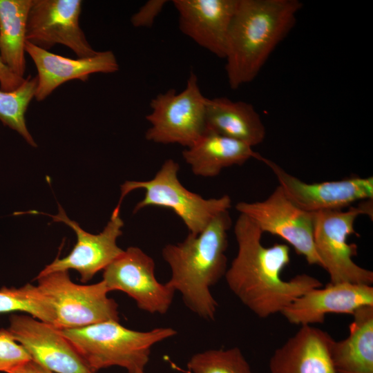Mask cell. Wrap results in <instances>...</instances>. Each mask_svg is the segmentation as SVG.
Instances as JSON below:
<instances>
[{
  "mask_svg": "<svg viewBox=\"0 0 373 373\" xmlns=\"http://www.w3.org/2000/svg\"><path fill=\"white\" fill-rule=\"evenodd\" d=\"M81 0H32L26 41L48 50L57 44L70 48L79 58L95 55L79 26Z\"/></svg>",
  "mask_w": 373,
  "mask_h": 373,
  "instance_id": "obj_12",
  "label": "cell"
},
{
  "mask_svg": "<svg viewBox=\"0 0 373 373\" xmlns=\"http://www.w3.org/2000/svg\"><path fill=\"white\" fill-rule=\"evenodd\" d=\"M349 335L334 341L331 355L336 373H373V306H363L352 315Z\"/></svg>",
  "mask_w": 373,
  "mask_h": 373,
  "instance_id": "obj_21",
  "label": "cell"
},
{
  "mask_svg": "<svg viewBox=\"0 0 373 373\" xmlns=\"http://www.w3.org/2000/svg\"><path fill=\"white\" fill-rule=\"evenodd\" d=\"M37 288L55 313L54 327L73 329L106 321H119L118 305L108 296L104 282L73 283L68 271L37 276Z\"/></svg>",
  "mask_w": 373,
  "mask_h": 373,
  "instance_id": "obj_7",
  "label": "cell"
},
{
  "mask_svg": "<svg viewBox=\"0 0 373 373\" xmlns=\"http://www.w3.org/2000/svg\"><path fill=\"white\" fill-rule=\"evenodd\" d=\"M59 331L95 372L112 366L123 367L128 373L143 371L152 347L177 334L171 327L133 330L116 321Z\"/></svg>",
  "mask_w": 373,
  "mask_h": 373,
  "instance_id": "obj_4",
  "label": "cell"
},
{
  "mask_svg": "<svg viewBox=\"0 0 373 373\" xmlns=\"http://www.w3.org/2000/svg\"><path fill=\"white\" fill-rule=\"evenodd\" d=\"M4 331L31 360L53 373H95L54 326L29 315L12 314Z\"/></svg>",
  "mask_w": 373,
  "mask_h": 373,
  "instance_id": "obj_13",
  "label": "cell"
},
{
  "mask_svg": "<svg viewBox=\"0 0 373 373\" xmlns=\"http://www.w3.org/2000/svg\"><path fill=\"white\" fill-rule=\"evenodd\" d=\"M25 78L14 74L1 61L0 57V90L12 92L17 89L24 82Z\"/></svg>",
  "mask_w": 373,
  "mask_h": 373,
  "instance_id": "obj_28",
  "label": "cell"
},
{
  "mask_svg": "<svg viewBox=\"0 0 373 373\" xmlns=\"http://www.w3.org/2000/svg\"><path fill=\"white\" fill-rule=\"evenodd\" d=\"M366 214L372 218V199L365 200L347 210H327L314 213L313 238L321 267L328 273L330 283H351L372 285L373 272L354 262L357 247L348 244L354 233L357 217Z\"/></svg>",
  "mask_w": 373,
  "mask_h": 373,
  "instance_id": "obj_6",
  "label": "cell"
},
{
  "mask_svg": "<svg viewBox=\"0 0 373 373\" xmlns=\"http://www.w3.org/2000/svg\"><path fill=\"white\" fill-rule=\"evenodd\" d=\"M187 367L191 373H253L238 347L198 352L190 358Z\"/></svg>",
  "mask_w": 373,
  "mask_h": 373,
  "instance_id": "obj_25",
  "label": "cell"
},
{
  "mask_svg": "<svg viewBox=\"0 0 373 373\" xmlns=\"http://www.w3.org/2000/svg\"><path fill=\"white\" fill-rule=\"evenodd\" d=\"M8 373H53L43 367L38 363L30 360L15 368L10 370Z\"/></svg>",
  "mask_w": 373,
  "mask_h": 373,
  "instance_id": "obj_29",
  "label": "cell"
},
{
  "mask_svg": "<svg viewBox=\"0 0 373 373\" xmlns=\"http://www.w3.org/2000/svg\"><path fill=\"white\" fill-rule=\"evenodd\" d=\"M136 373H146V372H144V370H143V371H140V372H136Z\"/></svg>",
  "mask_w": 373,
  "mask_h": 373,
  "instance_id": "obj_30",
  "label": "cell"
},
{
  "mask_svg": "<svg viewBox=\"0 0 373 373\" xmlns=\"http://www.w3.org/2000/svg\"><path fill=\"white\" fill-rule=\"evenodd\" d=\"M236 209L251 219L262 231L283 238L309 265L321 267L316 251L314 213L295 205L278 186L264 200L240 202Z\"/></svg>",
  "mask_w": 373,
  "mask_h": 373,
  "instance_id": "obj_9",
  "label": "cell"
},
{
  "mask_svg": "<svg viewBox=\"0 0 373 373\" xmlns=\"http://www.w3.org/2000/svg\"><path fill=\"white\" fill-rule=\"evenodd\" d=\"M37 85V77L29 75L15 90L4 92L0 90V121L17 131L33 147L37 145L28 131L25 115L29 104L35 97Z\"/></svg>",
  "mask_w": 373,
  "mask_h": 373,
  "instance_id": "obj_24",
  "label": "cell"
},
{
  "mask_svg": "<svg viewBox=\"0 0 373 373\" xmlns=\"http://www.w3.org/2000/svg\"><path fill=\"white\" fill-rule=\"evenodd\" d=\"M363 306H373L372 285L329 283L298 297L281 314L291 324L311 325L323 323L328 314L352 315Z\"/></svg>",
  "mask_w": 373,
  "mask_h": 373,
  "instance_id": "obj_15",
  "label": "cell"
},
{
  "mask_svg": "<svg viewBox=\"0 0 373 373\" xmlns=\"http://www.w3.org/2000/svg\"><path fill=\"white\" fill-rule=\"evenodd\" d=\"M58 207L56 215L36 211L17 212L14 215L43 214L51 217L53 222H64L71 227L76 233L77 242L70 253L63 258H55L37 276L74 269L80 274L82 283L88 282L124 251L117 245V240L122 236V229L124 227L119 214L120 209H114L109 221L101 233L92 234L82 229L77 222L70 219L60 204H58Z\"/></svg>",
  "mask_w": 373,
  "mask_h": 373,
  "instance_id": "obj_10",
  "label": "cell"
},
{
  "mask_svg": "<svg viewBox=\"0 0 373 373\" xmlns=\"http://www.w3.org/2000/svg\"><path fill=\"white\" fill-rule=\"evenodd\" d=\"M31 360L27 352L3 329H0V372L8 373Z\"/></svg>",
  "mask_w": 373,
  "mask_h": 373,
  "instance_id": "obj_26",
  "label": "cell"
},
{
  "mask_svg": "<svg viewBox=\"0 0 373 373\" xmlns=\"http://www.w3.org/2000/svg\"><path fill=\"white\" fill-rule=\"evenodd\" d=\"M180 166L173 159L162 164L155 176L146 181L127 180L121 185V194L115 208L120 209L124 197L135 189H144V198L137 203L133 213L150 206L172 210L184 223L189 233L201 232L218 213L229 211L231 199L228 195L204 198L186 189L178 179Z\"/></svg>",
  "mask_w": 373,
  "mask_h": 373,
  "instance_id": "obj_5",
  "label": "cell"
},
{
  "mask_svg": "<svg viewBox=\"0 0 373 373\" xmlns=\"http://www.w3.org/2000/svg\"><path fill=\"white\" fill-rule=\"evenodd\" d=\"M334 341L319 328L301 326L276 349L269 359V372L336 373L331 355Z\"/></svg>",
  "mask_w": 373,
  "mask_h": 373,
  "instance_id": "obj_18",
  "label": "cell"
},
{
  "mask_svg": "<svg viewBox=\"0 0 373 373\" xmlns=\"http://www.w3.org/2000/svg\"><path fill=\"white\" fill-rule=\"evenodd\" d=\"M238 0H173L180 31L202 48L224 59Z\"/></svg>",
  "mask_w": 373,
  "mask_h": 373,
  "instance_id": "obj_16",
  "label": "cell"
},
{
  "mask_svg": "<svg viewBox=\"0 0 373 373\" xmlns=\"http://www.w3.org/2000/svg\"><path fill=\"white\" fill-rule=\"evenodd\" d=\"M302 7L299 0H238L224 58L231 88L256 79L294 28Z\"/></svg>",
  "mask_w": 373,
  "mask_h": 373,
  "instance_id": "obj_3",
  "label": "cell"
},
{
  "mask_svg": "<svg viewBox=\"0 0 373 373\" xmlns=\"http://www.w3.org/2000/svg\"><path fill=\"white\" fill-rule=\"evenodd\" d=\"M154 260L137 247H129L103 272L108 292L121 291L132 298L139 309L151 314H165L175 291L155 276Z\"/></svg>",
  "mask_w": 373,
  "mask_h": 373,
  "instance_id": "obj_11",
  "label": "cell"
},
{
  "mask_svg": "<svg viewBox=\"0 0 373 373\" xmlns=\"http://www.w3.org/2000/svg\"><path fill=\"white\" fill-rule=\"evenodd\" d=\"M32 0H0V57L16 75L26 71L25 43Z\"/></svg>",
  "mask_w": 373,
  "mask_h": 373,
  "instance_id": "obj_22",
  "label": "cell"
},
{
  "mask_svg": "<svg viewBox=\"0 0 373 373\" xmlns=\"http://www.w3.org/2000/svg\"><path fill=\"white\" fill-rule=\"evenodd\" d=\"M260 161L272 171L287 197L305 211L343 209L355 202L373 199L372 176L309 184L267 158L262 157Z\"/></svg>",
  "mask_w": 373,
  "mask_h": 373,
  "instance_id": "obj_14",
  "label": "cell"
},
{
  "mask_svg": "<svg viewBox=\"0 0 373 373\" xmlns=\"http://www.w3.org/2000/svg\"><path fill=\"white\" fill-rule=\"evenodd\" d=\"M232 224L229 211L218 213L200 233H189L176 244L162 250L171 275L166 283L180 294L185 306L206 321H213L218 303L211 292L226 273L228 231Z\"/></svg>",
  "mask_w": 373,
  "mask_h": 373,
  "instance_id": "obj_2",
  "label": "cell"
},
{
  "mask_svg": "<svg viewBox=\"0 0 373 373\" xmlns=\"http://www.w3.org/2000/svg\"><path fill=\"white\" fill-rule=\"evenodd\" d=\"M25 51L33 60L38 73L35 95L37 101L44 100L66 82H85L93 73H113L119 70L116 57L111 50L98 52L90 57L71 59L50 52L26 41Z\"/></svg>",
  "mask_w": 373,
  "mask_h": 373,
  "instance_id": "obj_17",
  "label": "cell"
},
{
  "mask_svg": "<svg viewBox=\"0 0 373 373\" xmlns=\"http://www.w3.org/2000/svg\"><path fill=\"white\" fill-rule=\"evenodd\" d=\"M166 0H149L146 1L131 18L132 25L135 28H151L162 10Z\"/></svg>",
  "mask_w": 373,
  "mask_h": 373,
  "instance_id": "obj_27",
  "label": "cell"
},
{
  "mask_svg": "<svg viewBox=\"0 0 373 373\" xmlns=\"http://www.w3.org/2000/svg\"><path fill=\"white\" fill-rule=\"evenodd\" d=\"M206 99L197 75L191 71L182 91L171 88L151 99V111L146 117L151 124L146 139L157 144L191 146L205 131Z\"/></svg>",
  "mask_w": 373,
  "mask_h": 373,
  "instance_id": "obj_8",
  "label": "cell"
},
{
  "mask_svg": "<svg viewBox=\"0 0 373 373\" xmlns=\"http://www.w3.org/2000/svg\"><path fill=\"white\" fill-rule=\"evenodd\" d=\"M26 313L32 317L54 326L55 313L37 285L27 283L19 287L0 288V314Z\"/></svg>",
  "mask_w": 373,
  "mask_h": 373,
  "instance_id": "obj_23",
  "label": "cell"
},
{
  "mask_svg": "<svg viewBox=\"0 0 373 373\" xmlns=\"http://www.w3.org/2000/svg\"><path fill=\"white\" fill-rule=\"evenodd\" d=\"M182 157L197 176L211 178L233 165L262 157L252 147L239 141L205 130L200 138L182 151Z\"/></svg>",
  "mask_w": 373,
  "mask_h": 373,
  "instance_id": "obj_20",
  "label": "cell"
},
{
  "mask_svg": "<svg viewBox=\"0 0 373 373\" xmlns=\"http://www.w3.org/2000/svg\"><path fill=\"white\" fill-rule=\"evenodd\" d=\"M205 127L251 147L266 136L264 123L252 104L225 97L206 99Z\"/></svg>",
  "mask_w": 373,
  "mask_h": 373,
  "instance_id": "obj_19",
  "label": "cell"
},
{
  "mask_svg": "<svg viewBox=\"0 0 373 373\" xmlns=\"http://www.w3.org/2000/svg\"><path fill=\"white\" fill-rule=\"evenodd\" d=\"M238 251L224 274L229 289L259 318L281 312L322 283L307 274L289 280L281 273L290 262L289 247L283 243L265 247L262 231L248 217L240 214L234 225Z\"/></svg>",
  "mask_w": 373,
  "mask_h": 373,
  "instance_id": "obj_1",
  "label": "cell"
}]
</instances>
